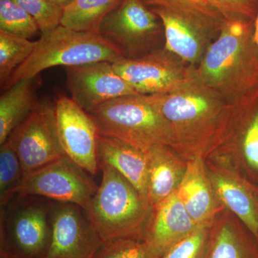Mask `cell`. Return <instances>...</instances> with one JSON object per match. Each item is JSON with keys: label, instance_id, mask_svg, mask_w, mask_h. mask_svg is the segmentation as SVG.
Returning <instances> with one entry per match:
<instances>
[{"label": "cell", "instance_id": "83f0119b", "mask_svg": "<svg viewBox=\"0 0 258 258\" xmlns=\"http://www.w3.org/2000/svg\"><path fill=\"white\" fill-rule=\"evenodd\" d=\"M209 235L204 227L173 244L161 258H206Z\"/></svg>", "mask_w": 258, "mask_h": 258}, {"label": "cell", "instance_id": "9c48e42d", "mask_svg": "<svg viewBox=\"0 0 258 258\" xmlns=\"http://www.w3.org/2000/svg\"><path fill=\"white\" fill-rule=\"evenodd\" d=\"M8 139L25 178L66 156L57 132L55 106L47 103H37Z\"/></svg>", "mask_w": 258, "mask_h": 258}, {"label": "cell", "instance_id": "5b68a950", "mask_svg": "<svg viewBox=\"0 0 258 258\" xmlns=\"http://www.w3.org/2000/svg\"><path fill=\"white\" fill-rule=\"evenodd\" d=\"M101 185L84 210L102 240L145 238L142 226L149 202L118 171L99 164Z\"/></svg>", "mask_w": 258, "mask_h": 258}, {"label": "cell", "instance_id": "277c9868", "mask_svg": "<svg viewBox=\"0 0 258 258\" xmlns=\"http://www.w3.org/2000/svg\"><path fill=\"white\" fill-rule=\"evenodd\" d=\"M123 54L111 42L93 32H79L59 25L42 34L31 55L16 69L5 89L25 79H34L55 66H81L100 61L114 62Z\"/></svg>", "mask_w": 258, "mask_h": 258}, {"label": "cell", "instance_id": "f1b7e54d", "mask_svg": "<svg viewBox=\"0 0 258 258\" xmlns=\"http://www.w3.org/2000/svg\"><path fill=\"white\" fill-rule=\"evenodd\" d=\"M227 20L240 18L255 20L258 0H211Z\"/></svg>", "mask_w": 258, "mask_h": 258}, {"label": "cell", "instance_id": "30bf717a", "mask_svg": "<svg viewBox=\"0 0 258 258\" xmlns=\"http://www.w3.org/2000/svg\"><path fill=\"white\" fill-rule=\"evenodd\" d=\"M113 66L136 92L142 95L174 92L189 80L195 69L165 47L133 58L123 57Z\"/></svg>", "mask_w": 258, "mask_h": 258}, {"label": "cell", "instance_id": "4316f807", "mask_svg": "<svg viewBox=\"0 0 258 258\" xmlns=\"http://www.w3.org/2000/svg\"><path fill=\"white\" fill-rule=\"evenodd\" d=\"M31 15L38 24L40 32L45 33L60 25L62 8L49 0H13Z\"/></svg>", "mask_w": 258, "mask_h": 258}, {"label": "cell", "instance_id": "8fae6325", "mask_svg": "<svg viewBox=\"0 0 258 258\" xmlns=\"http://www.w3.org/2000/svg\"><path fill=\"white\" fill-rule=\"evenodd\" d=\"M88 174L64 156L27 176L17 195L75 204L86 210L98 188Z\"/></svg>", "mask_w": 258, "mask_h": 258}, {"label": "cell", "instance_id": "44dd1931", "mask_svg": "<svg viewBox=\"0 0 258 258\" xmlns=\"http://www.w3.org/2000/svg\"><path fill=\"white\" fill-rule=\"evenodd\" d=\"M206 258H258V238L225 224L210 240Z\"/></svg>", "mask_w": 258, "mask_h": 258}, {"label": "cell", "instance_id": "7a4b0ae2", "mask_svg": "<svg viewBox=\"0 0 258 258\" xmlns=\"http://www.w3.org/2000/svg\"><path fill=\"white\" fill-rule=\"evenodd\" d=\"M237 106L207 87L199 79L195 67L181 88L162 95L161 99V111L172 128L174 144L185 147L208 144Z\"/></svg>", "mask_w": 258, "mask_h": 258}, {"label": "cell", "instance_id": "603a6c76", "mask_svg": "<svg viewBox=\"0 0 258 258\" xmlns=\"http://www.w3.org/2000/svg\"><path fill=\"white\" fill-rule=\"evenodd\" d=\"M35 41L0 31V84L5 88L13 73L31 55Z\"/></svg>", "mask_w": 258, "mask_h": 258}, {"label": "cell", "instance_id": "d4e9b609", "mask_svg": "<svg viewBox=\"0 0 258 258\" xmlns=\"http://www.w3.org/2000/svg\"><path fill=\"white\" fill-rule=\"evenodd\" d=\"M39 30L36 20L15 2L0 0V31L29 39Z\"/></svg>", "mask_w": 258, "mask_h": 258}, {"label": "cell", "instance_id": "d6986e66", "mask_svg": "<svg viewBox=\"0 0 258 258\" xmlns=\"http://www.w3.org/2000/svg\"><path fill=\"white\" fill-rule=\"evenodd\" d=\"M176 193L190 216L198 225L210 215L212 208V195L198 161L191 163L188 166Z\"/></svg>", "mask_w": 258, "mask_h": 258}, {"label": "cell", "instance_id": "4dcf8cb0", "mask_svg": "<svg viewBox=\"0 0 258 258\" xmlns=\"http://www.w3.org/2000/svg\"><path fill=\"white\" fill-rule=\"evenodd\" d=\"M49 1L52 4L56 5V6L63 9L66 6L71 4L74 0H49Z\"/></svg>", "mask_w": 258, "mask_h": 258}, {"label": "cell", "instance_id": "ba28073f", "mask_svg": "<svg viewBox=\"0 0 258 258\" xmlns=\"http://www.w3.org/2000/svg\"><path fill=\"white\" fill-rule=\"evenodd\" d=\"M160 20L142 0H120L102 22L99 34L111 42L125 58L157 50Z\"/></svg>", "mask_w": 258, "mask_h": 258}, {"label": "cell", "instance_id": "1f68e13d", "mask_svg": "<svg viewBox=\"0 0 258 258\" xmlns=\"http://www.w3.org/2000/svg\"><path fill=\"white\" fill-rule=\"evenodd\" d=\"M254 38H255L256 42L258 45V8L257 16H256L255 20H254Z\"/></svg>", "mask_w": 258, "mask_h": 258}, {"label": "cell", "instance_id": "3957f363", "mask_svg": "<svg viewBox=\"0 0 258 258\" xmlns=\"http://www.w3.org/2000/svg\"><path fill=\"white\" fill-rule=\"evenodd\" d=\"M162 95L120 97L89 115L100 135L131 144L144 151L157 145H173L174 133L161 111Z\"/></svg>", "mask_w": 258, "mask_h": 258}, {"label": "cell", "instance_id": "2e32d148", "mask_svg": "<svg viewBox=\"0 0 258 258\" xmlns=\"http://www.w3.org/2000/svg\"><path fill=\"white\" fill-rule=\"evenodd\" d=\"M99 164H107L124 176L148 201L147 151L106 136H99Z\"/></svg>", "mask_w": 258, "mask_h": 258}, {"label": "cell", "instance_id": "f546056e", "mask_svg": "<svg viewBox=\"0 0 258 258\" xmlns=\"http://www.w3.org/2000/svg\"><path fill=\"white\" fill-rule=\"evenodd\" d=\"M186 1L189 2V3L203 8L204 10H208L210 13H214V14L222 15V16L225 17L217 9L216 7L214 5L211 0H186Z\"/></svg>", "mask_w": 258, "mask_h": 258}, {"label": "cell", "instance_id": "484cf974", "mask_svg": "<svg viewBox=\"0 0 258 258\" xmlns=\"http://www.w3.org/2000/svg\"><path fill=\"white\" fill-rule=\"evenodd\" d=\"M93 258H161L144 239H112L104 241Z\"/></svg>", "mask_w": 258, "mask_h": 258}, {"label": "cell", "instance_id": "9a60e30c", "mask_svg": "<svg viewBox=\"0 0 258 258\" xmlns=\"http://www.w3.org/2000/svg\"><path fill=\"white\" fill-rule=\"evenodd\" d=\"M145 240L162 257L173 244L201 228L190 216L176 191L157 205Z\"/></svg>", "mask_w": 258, "mask_h": 258}, {"label": "cell", "instance_id": "ac0fdd59", "mask_svg": "<svg viewBox=\"0 0 258 258\" xmlns=\"http://www.w3.org/2000/svg\"><path fill=\"white\" fill-rule=\"evenodd\" d=\"M33 79L15 83L0 98V145L4 144L23 121L37 103L35 102Z\"/></svg>", "mask_w": 258, "mask_h": 258}, {"label": "cell", "instance_id": "4fadbf2b", "mask_svg": "<svg viewBox=\"0 0 258 258\" xmlns=\"http://www.w3.org/2000/svg\"><path fill=\"white\" fill-rule=\"evenodd\" d=\"M52 242L47 258H93L104 242L84 210L53 201Z\"/></svg>", "mask_w": 258, "mask_h": 258}, {"label": "cell", "instance_id": "52a82bcc", "mask_svg": "<svg viewBox=\"0 0 258 258\" xmlns=\"http://www.w3.org/2000/svg\"><path fill=\"white\" fill-rule=\"evenodd\" d=\"M53 201L17 195L1 208V258H47L52 242Z\"/></svg>", "mask_w": 258, "mask_h": 258}, {"label": "cell", "instance_id": "5bb4252c", "mask_svg": "<svg viewBox=\"0 0 258 258\" xmlns=\"http://www.w3.org/2000/svg\"><path fill=\"white\" fill-rule=\"evenodd\" d=\"M66 73L71 98L88 113L115 98L139 94L108 61L67 67Z\"/></svg>", "mask_w": 258, "mask_h": 258}, {"label": "cell", "instance_id": "e0dca14e", "mask_svg": "<svg viewBox=\"0 0 258 258\" xmlns=\"http://www.w3.org/2000/svg\"><path fill=\"white\" fill-rule=\"evenodd\" d=\"M149 203L157 206L175 191L179 174L167 146L157 145L147 150Z\"/></svg>", "mask_w": 258, "mask_h": 258}, {"label": "cell", "instance_id": "ffe728a7", "mask_svg": "<svg viewBox=\"0 0 258 258\" xmlns=\"http://www.w3.org/2000/svg\"><path fill=\"white\" fill-rule=\"evenodd\" d=\"M120 0H74L62 9L60 25L79 32L99 34L102 22Z\"/></svg>", "mask_w": 258, "mask_h": 258}, {"label": "cell", "instance_id": "8992f818", "mask_svg": "<svg viewBox=\"0 0 258 258\" xmlns=\"http://www.w3.org/2000/svg\"><path fill=\"white\" fill-rule=\"evenodd\" d=\"M162 24L165 47L189 66L196 67L225 23L186 0H142Z\"/></svg>", "mask_w": 258, "mask_h": 258}, {"label": "cell", "instance_id": "cb8c5ba5", "mask_svg": "<svg viewBox=\"0 0 258 258\" xmlns=\"http://www.w3.org/2000/svg\"><path fill=\"white\" fill-rule=\"evenodd\" d=\"M21 163L9 139L0 147V205L6 206L16 196L24 180Z\"/></svg>", "mask_w": 258, "mask_h": 258}, {"label": "cell", "instance_id": "7402d4cb", "mask_svg": "<svg viewBox=\"0 0 258 258\" xmlns=\"http://www.w3.org/2000/svg\"><path fill=\"white\" fill-rule=\"evenodd\" d=\"M240 114L242 157L252 175L258 177V93L241 104Z\"/></svg>", "mask_w": 258, "mask_h": 258}, {"label": "cell", "instance_id": "6da1fadb", "mask_svg": "<svg viewBox=\"0 0 258 258\" xmlns=\"http://www.w3.org/2000/svg\"><path fill=\"white\" fill-rule=\"evenodd\" d=\"M199 79L227 103L239 105L258 93L254 20H227L195 67Z\"/></svg>", "mask_w": 258, "mask_h": 258}, {"label": "cell", "instance_id": "7c38bea8", "mask_svg": "<svg viewBox=\"0 0 258 258\" xmlns=\"http://www.w3.org/2000/svg\"><path fill=\"white\" fill-rule=\"evenodd\" d=\"M57 132L66 157L91 175L99 166L98 146L100 134L94 120L72 98L56 99Z\"/></svg>", "mask_w": 258, "mask_h": 258}]
</instances>
